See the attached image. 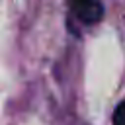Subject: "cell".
I'll use <instances>...</instances> for the list:
<instances>
[{
	"label": "cell",
	"instance_id": "obj_1",
	"mask_svg": "<svg viewBox=\"0 0 125 125\" xmlns=\"http://www.w3.org/2000/svg\"><path fill=\"white\" fill-rule=\"evenodd\" d=\"M68 8L72 16L86 25L98 23L104 16V6L100 0H68Z\"/></svg>",
	"mask_w": 125,
	"mask_h": 125
},
{
	"label": "cell",
	"instance_id": "obj_2",
	"mask_svg": "<svg viewBox=\"0 0 125 125\" xmlns=\"http://www.w3.org/2000/svg\"><path fill=\"white\" fill-rule=\"evenodd\" d=\"M113 125H125V100L113 109Z\"/></svg>",
	"mask_w": 125,
	"mask_h": 125
}]
</instances>
